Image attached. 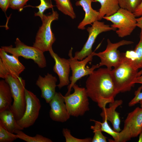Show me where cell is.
Segmentation results:
<instances>
[{"instance_id": "d6986e66", "label": "cell", "mask_w": 142, "mask_h": 142, "mask_svg": "<svg viewBox=\"0 0 142 142\" xmlns=\"http://www.w3.org/2000/svg\"><path fill=\"white\" fill-rule=\"evenodd\" d=\"M99 2L100 7L99 9L98 21L101 20L105 16H111L120 8L118 0H94Z\"/></svg>"}, {"instance_id": "44dd1931", "label": "cell", "mask_w": 142, "mask_h": 142, "mask_svg": "<svg viewBox=\"0 0 142 142\" xmlns=\"http://www.w3.org/2000/svg\"><path fill=\"white\" fill-rule=\"evenodd\" d=\"M12 96L10 87L4 80L0 81V112L10 109Z\"/></svg>"}, {"instance_id": "d6a6232c", "label": "cell", "mask_w": 142, "mask_h": 142, "mask_svg": "<svg viewBox=\"0 0 142 142\" xmlns=\"http://www.w3.org/2000/svg\"><path fill=\"white\" fill-rule=\"evenodd\" d=\"M9 74L7 69L0 58V77L5 79Z\"/></svg>"}, {"instance_id": "1f68e13d", "label": "cell", "mask_w": 142, "mask_h": 142, "mask_svg": "<svg viewBox=\"0 0 142 142\" xmlns=\"http://www.w3.org/2000/svg\"><path fill=\"white\" fill-rule=\"evenodd\" d=\"M142 89V85L139 87L138 89L135 91L134 97L130 102L128 104L129 106L134 105L141 101H142V92L141 90Z\"/></svg>"}, {"instance_id": "836d02e7", "label": "cell", "mask_w": 142, "mask_h": 142, "mask_svg": "<svg viewBox=\"0 0 142 142\" xmlns=\"http://www.w3.org/2000/svg\"><path fill=\"white\" fill-rule=\"evenodd\" d=\"M11 0H0V7L6 13L8 8H9Z\"/></svg>"}, {"instance_id": "3957f363", "label": "cell", "mask_w": 142, "mask_h": 142, "mask_svg": "<svg viewBox=\"0 0 142 142\" xmlns=\"http://www.w3.org/2000/svg\"><path fill=\"white\" fill-rule=\"evenodd\" d=\"M4 79L10 87L13 99L10 109L16 120H18L23 116L26 108L24 94L25 80L21 77L15 78L10 74Z\"/></svg>"}, {"instance_id": "8992f818", "label": "cell", "mask_w": 142, "mask_h": 142, "mask_svg": "<svg viewBox=\"0 0 142 142\" xmlns=\"http://www.w3.org/2000/svg\"><path fill=\"white\" fill-rule=\"evenodd\" d=\"M74 92L64 96L65 103L70 116L77 117L83 115L89 110V102L86 88L75 84Z\"/></svg>"}, {"instance_id": "e575fe53", "label": "cell", "mask_w": 142, "mask_h": 142, "mask_svg": "<svg viewBox=\"0 0 142 142\" xmlns=\"http://www.w3.org/2000/svg\"><path fill=\"white\" fill-rule=\"evenodd\" d=\"M134 13L136 17H139L142 15V2L136 8Z\"/></svg>"}, {"instance_id": "5bb4252c", "label": "cell", "mask_w": 142, "mask_h": 142, "mask_svg": "<svg viewBox=\"0 0 142 142\" xmlns=\"http://www.w3.org/2000/svg\"><path fill=\"white\" fill-rule=\"evenodd\" d=\"M65 103L64 96L60 92H56L49 103L50 107L49 116L53 120L63 123L70 118V116Z\"/></svg>"}, {"instance_id": "30bf717a", "label": "cell", "mask_w": 142, "mask_h": 142, "mask_svg": "<svg viewBox=\"0 0 142 142\" xmlns=\"http://www.w3.org/2000/svg\"><path fill=\"white\" fill-rule=\"evenodd\" d=\"M107 45L104 51L96 53L94 52V56L99 57L100 62L99 64V67L105 66L107 68L111 70L112 67H115L121 62L123 54H121L118 49L120 47L131 44L134 42L131 41L123 40L115 43H112L109 39H107Z\"/></svg>"}, {"instance_id": "d4e9b609", "label": "cell", "mask_w": 142, "mask_h": 142, "mask_svg": "<svg viewBox=\"0 0 142 142\" xmlns=\"http://www.w3.org/2000/svg\"><path fill=\"white\" fill-rule=\"evenodd\" d=\"M90 121L94 122L95 125L91 126V129L93 130L94 135L92 139V142H106L107 138L104 136L102 133L101 124L100 121L91 119Z\"/></svg>"}, {"instance_id": "7a4b0ae2", "label": "cell", "mask_w": 142, "mask_h": 142, "mask_svg": "<svg viewBox=\"0 0 142 142\" xmlns=\"http://www.w3.org/2000/svg\"><path fill=\"white\" fill-rule=\"evenodd\" d=\"M138 69L134 65L131 59L123 54L120 63L111 70V74L115 88L118 93L130 91L137 77Z\"/></svg>"}, {"instance_id": "e0dca14e", "label": "cell", "mask_w": 142, "mask_h": 142, "mask_svg": "<svg viewBox=\"0 0 142 142\" xmlns=\"http://www.w3.org/2000/svg\"><path fill=\"white\" fill-rule=\"evenodd\" d=\"M123 102L121 100H115L113 102L109 103L108 108L102 109V111L100 114L103 120L106 119L110 121L112 124L113 130L117 132H120L121 130L119 113L116 110L122 104Z\"/></svg>"}, {"instance_id": "6da1fadb", "label": "cell", "mask_w": 142, "mask_h": 142, "mask_svg": "<svg viewBox=\"0 0 142 142\" xmlns=\"http://www.w3.org/2000/svg\"><path fill=\"white\" fill-rule=\"evenodd\" d=\"M111 70L107 68H100L89 75L85 82L88 96L96 103L102 109L114 101L119 93L112 80Z\"/></svg>"}, {"instance_id": "603a6c76", "label": "cell", "mask_w": 142, "mask_h": 142, "mask_svg": "<svg viewBox=\"0 0 142 142\" xmlns=\"http://www.w3.org/2000/svg\"><path fill=\"white\" fill-rule=\"evenodd\" d=\"M59 10L64 14L69 16L73 19H75L76 15L70 0H53Z\"/></svg>"}, {"instance_id": "4dcf8cb0", "label": "cell", "mask_w": 142, "mask_h": 142, "mask_svg": "<svg viewBox=\"0 0 142 142\" xmlns=\"http://www.w3.org/2000/svg\"><path fill=\"white\" fill-rule=\"evenodd\" d=\"M29 0H11L9 8L21 12Z\"/></svg>"}, {"instance_id": "8d00e7d4", "label": "cell", "mask_w": 142, "mask_h": 142, "mask_svg": "<svg viewBox=\"0 0 142 142\" xmlns=\"http://www.w3.org/2000/svg\"><path fill=\"white\" fill-rule=\"evenodd\" d=\"M133 83L134 84L136 83L142 84V75L136 77L134 80Z\"/></svg>"}, {"instance_id": "9a60e30c", "label": "cell", "mask_w": 142, "mask_h": 142, "mask_svg": "<svg viewBox=\"0 0 142 142\" xmlns=\"http://www.w3.org/2000/svg\"><path fill=\"white\" fill-rule=\"evenodd\" d=\"M57 82L56 77L48 73L43 77L39 75L36 82V84L41 90V97L47 103H50L55 94Z\"/></svg>"}, {"instance_id": "74e56055", "label": "cell", "mask_w": 142, "mask_h": 142, "mask_svg": "<svg viewBox=\"0 0 142 142\" xmlns=\"http://www.w3.org/2000/svg\"><path fill=\"white\" fill-rule=\"evenodd\" d=\"M139 139L138 141L139 142H142V130L139 134Z\"/></svg>"}, {"instance_id": "ba28073f", "label": "cell", "mask_w": 142, "mask_h": 142, "mask_svg": "<svg viewBox=\"0 0 142 142\" xmlns=\"http://www.w3.org/2000/svg\"><path fill=\"white\" fill-rule=\"evenodd\" d=\"M73 48H71L69 51L68 56L69 58L68 60L70 69L72 71V75L69 78L70 84L68 87V90L65 95L70 94L71 89L73 85L76 82L82 78L91 74L95 70L99 67V65H93L90 67H86V65L89 62L92 61L94 56V52L83 60H79L75 58L73 56Z\"/></svg>"}, {"instance_id": "cb8c5ba5", "label": "cell", "mask_w": 142, "mask_h": 142, "mask_svg": "<svg viewBox=\"0 0 142 142\" xmlns=\"http://www.w3.org/2000/svg\"><path fill=\"white\" fill-rule=\"evenodd\" d=\"M22 130H17L14 132L18 138L27 142H52L50 139L42 135L37 134L34 136H29L24 133Z\"/></svg>"}, {"instance_id": "7402d4cb", "label": "cell", "mask_w": 142, "mask_h": 142, "mask_svg": "<svg viewBox=\"0 0 142 142\" xmlns=\"http://www.w3.org/2000/svg\"><path fill=\"white\" fill-rule=\"evenodd\" d=\"M140 40L134 50H128L124 53L126 57L130 58L137 69L142 68V31L140 35Z\"/></svg>"}, {"instance_id": "f546056e", "label": "cell", "mask_w": 142, "mask_h": 142, "mask_svg": "<svg viewBox=\"0 0 142 142\" xmlns=\"http://www.w3.org/2000/svg\"><path fill=\"white\" fill-rule=\"evenodd\" d=\"M62 133L66 142H90L92 141V139L90 138L80 139L73 136L71 135L70 130L67 128L63 129Z\"/></svg>"}, {"instance_id": "d590c367", "label": "cell", "mask_w": 142, "mask_h": 142, "mask_svg": "<svg viewBox=\"0 0 142 142\" xmlns=\"http://www.w3.org/2000/svg\"><path fill=\"white\" fill-rule=\"evenodd\" d=\"M137 27L140 28L142 31V15L136 18Z\"/></svg>"}, {"instance_id": "5b68a950", "label": "cell", "mask_w": 142, "mask_h": 142, "mask_svg": "<svg viewBox=\"0 0 142 142\" xmlns=\"http://www.w3.org/2000/svg\"><path fill=\"white\" fill-rule=\"evenodd\" d=\"M103 18L112 23L111 27L118 29L116 33L120 38L130 35L137 27L136 18L134 13L123 8H120L113 15Z\"/></svg>"}, {"instance_id": "ffe728a7", "label": "cell", "mask_w": 142, "mask_h": 142, "mask_svg": "<svg viewBox=\"0 0 142 142\" xmlns=\"http://www.w3.org/2000/svg\"><path fill=\"white\" fill-rule=\"evenodd\" d=\"M0 125L7 131L12 133H14L16 130L24 129L17 123L10 109L0 112Z\"/></svg>"}, {"instance_id": "4fadbf2b", "label": "cell", "mask_w": 142, "mask_h": 142, "mask_svg": "<svg viewBox=\"0 0 142 142\" xmlns=\"http://www.w3.org/2000/svg\"><path fill=\"white\" fill-rule=\"evenodd\" d=\"M49 52L55 62L53 70L58 77L59 82L57 86L60 89L68 85L70 83L69 77L70 68L68 59L60 57L54 52L52 47Z\"/></svg>"}, {"instance_id": "8fae6325", "label": "cell", "mask_w": 142, "mask_h": 142, "mask_svg": "<svg viewBox=\"0 0 142 142\" xmlns=\"http://www.w3.org/2000/svg\"><path fill=\"white\" fill-rule=\"evenodd\" d=\"M24 94L26 106L24 114L18 124L23 129L33 125L38 117L41 105L39 99L33 93L25 88Z\"/></svg>"}, {"instance_id": "2e32d148", "label": "cell", "mask_w": 142, "mask_h": 142, "mask_svg": "<svg viewBox=\"0 0 142 142\" xmlns=\"http://www.w3.org/2000/svg\"><path fill=\"white\" fill-rule=\"evenodd\" d=\"M1 58L9 74L14 77H19L20 74L25 69V67L19 61L18 58L8 54L1 48H0Z\"/></svg>"}, {"instance_id": "4316f807", "label": "cell", "mask_w": 142, "mask_h": 142, "mask_svg": "<svg viewBox=\"0 0 142 142\" xmlns=\"http://www.w3.org/2000/svg\"><path fill=\"white\" fill-rule=\"evenodd\" d=\"M40 3L39 5L34 7L37 8L38 11L35 13V16H39L42 20L44 14V13L46 10L52 8L53 9L54 6L53 5L51 0H39Z\"/></svg>"}, {"instance_id": "ac0fdd59", "label": "cell", "mask_w": 142, "mask_h": 142, "mask_svg": "<svg viewBox=\"0 0 142 142\" xmlns=\"http://www.w3.org/2000/svg\"><path fill=\"white\" fill-rule=\"evenodd\" d=\"M93 2H94V0H79L75 2V5L81 6L85 12L84 17L78 24V29H84L87 25L98 21L99 12L92 7L91 4Z\"/></svg>"}, {"instance_id": "9c48e42d", "label": "cell", "mask_w": 142, "mask_h": 142, "mask_svg": "<svg viewBox=\"0 0 142 142\" xmlns=\"http://www.w3.org/2000/svg\"><path fill=\"white\" fill-rule=\"evenodd\" d=\"M142 130V108L137 107L128 114L123 129L116 142H125L137 137Z\"/></svg>"}, {"instance_id": "7c38bea8", "label": "cell", "mask_w": 142, "mask_h": 142, "mask_svg": "<svg viewBox=\"0 0 142 142\" xmlns=\"http://www.w3.org/2000/svg\"><path fill=\"white\" fill-rule=\"evenodd\" d=\"M87 30L89 33L88 39L81 50L75 52L74 57L79 60H83L93 53V45L99 34L103 32L116 31V29L105 24L103 22L97 21L92 24L91 27H88Z\"/></svg>"}, {"instance_id": "f1b7e54d", "label": "cell", "mask_w": 142, "mask_h": 142, "mask_svg": "<svg viewBox=\"0 0 142 142\" xmlns=\"http://www.w3.org/2000/svg\"><path fill=\"white\" fill-rule=\"evenodd\" d=\"M101 129L102 131L104 132L111 135L114 139V140L110 139V142H116L119 135V132H117L112 129L109 125L108 121L106 119L103 120L102 123L100 122Z\"/></svg>"}, {"instance_id": "484cf974", "label": "cell", "mask_w": 142, "mask_h": 142, "mask_svg": "<svg viewBox=\"0 0 142 142\" xmlns=\"http://www.w3.org/2000/svg\"><path fill=\"white\" fill-rule=\"evenodd\" d=\"M120 8L134 13L137 7L142 2V0H118Z\"/></svg>"}, {"instance_id": "52a82bcc", "label": "cell", "mask_w": 142, "mask_h": 142, "mask_svg": "<svg viewBox=\"0 0 142 142\" xmlns=\"http://www.w3.org/2000/svg\"><path fill=\"white\" fill-rule=\"evenodd\" d=\"M15 47L12 45L1 47L4 51L18 58L22 57L26 59L33 60L38 67L43 68L46 66V61L43 52L33 47L28 46L18 38L15 42Z\"/></svg>"}, {"instance_id": "ab89813d", "label": "cell", "mask_w": 142, "mask_h": 142, "mask_svg": "<svg viewBox=\"0 0 142 142\" xmlns=\"http://www.w3.org/2000/svg\"><path fill=\"white\" fill-rule=\"evenodd\" d=\"M139 103L140 104L141 107L142 108V101H140Z\"/></svg>"}, {"instance_id": "83f0119b", "label": "cell", "mask_w": 142, "mask_h": 142, "mask_svg": "<svg viewBox=\"0 0 142 142\" xmlns=\"http://www.w3.org/2000/svg\"><path fill=\"white\" fill-rule=\"evenodd\" d=\"M18 138L16 134L9 132L0 125V142H12Z\"/></svg>"}, {"instance_id": "277c9868", "label": "cell", "mask_w": 142, "mask_h": 142, "mask_svg": "<svg viewBox=\"0 0 142 142\" xmlns=\"http://www.w3.org/2000/svg\"><path fill=\"white\" fill-rule=\"evenodd\" d=\"M59 17L57 12L53 9L49 14H44L41 20L42 25L37 33L33 47L43 52L49 51L56 40L51 25L53 21L58 19Z\"/></svg>"}, {"instance_id": "f35d334b", "label": "cell", "mask_w": 142, "mask_h": 142, "mask_svg": "<svg viewBox=\"0 0 142 142\" xmlns=\"http://www.w3.org/2000/svg\"><path fill=\"white\" fill-rule=\"evenodd\" d=\"M142 74V69L139 72H138L137 75V77H139Z\"/></svg>"}]
</instances>
